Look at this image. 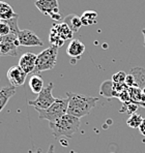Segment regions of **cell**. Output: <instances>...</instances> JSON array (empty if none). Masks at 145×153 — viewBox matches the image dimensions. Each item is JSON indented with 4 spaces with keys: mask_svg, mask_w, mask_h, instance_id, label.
Returning a JSON list of instances; mask_svg holds the SVG:
<instances>
[{
    "mask_svg": "<svg viewBox=\"0 0 145 153\" xmlns=\"http://www.w3.org/2000/svg\"><path fill=\"white\" fill-rule=\"evenodd\" d=\"M67 97L69 98L67 114L79 119L89 114L90 111L96 107V102H99L97 97L85 96L82 94L72 93V92H67Z\"/></svg>",
    "mask_w": 145,
    "mask_h": 153,
    "instance_id": "cell-1",
    "label": "cell"
},
{
    "mask_svg": "<svg viewBox=\"0 0 145 153\" xmlns=\"http://www.w3.org/2000/svg\"><path fill=\"white\" fill-rule=\"evenodd\" d=\"M49 127L55 138H72L75 134L79 131L80 128V119L70 114L64 115L58 119L56 122L49 123Z\"/></svg>",
    "mask_w": 145,
    "mask_h": 153,
    "instance_id": "cell-2",
    "label": "cell"
},
{
    "mask_svg": "<svg viewBox=\"0 0 145 153\" xmlns=\"http://www.w3.org/2000/svg\"><path fill=\"white\" fill-rule=\"evenodd\" d=\"M69 108V98H56V102L46 110L35 109L38 113L40 119L48 120L49 123H54L67 114Z\"/></svg>",
    "mask_w": 145,
    "mask_h": 153,
    "instance_id": "cell-3",
    "label": "cell"
},
{
    "mask_svg": "<svg viewBox=\"0 0 145 153\" xmlns=\"http://www.w3.org/2000/svg\"><path fill=\"white\" fill-rule=\"evenodd\" d=\"M57 55L58 48L54 46L49 47L46 50L40 52L36 57V65L33 74H38L42 71L53 69L57 63Z\"/></svg>",
    "mask_w": 145,
    "mask_h": 153,
    "instance_id": "cell-4",
    "label": "cell"
},
{
    "mask_svg": "<svg viewBox=\"0 0 145 153\" xmlns=\"http://www.w3.org/2000/svg\"><path fill=\"white\" fill-rule=\"evenodd\" d=\"M53 83H49L44 89L42 90L40 94H37V97L34 100H29L28 105H32L34 109H40V110H46L51 107L54 102H56V98L52 94V90H53Z\"/></svg>",
    "mask_w": 145,
    "mask_h": 153,
    "instance_id": "cell-5",
    "label": "cell"
},
{
    "mask_svg": "<svg viewBox=\"0 0 145 153\" xmlns=\"http://www.w3.org/2000/svg\"><path fill=\"white\" fill-rule=\"evenodd\" d=\"M34 5L40 13L49 16L54 21H59L61 19L57 0H36Z\"/></svg>",
    "mask_w": 145,
    "mask_h": 153,
    "instance_id": "cell-6",
    "label": "cell"
},
{
    "mask_svg": "<svg viewBox=\"0 0 145 153\" xmlns=\"http://www.w3.org/2000/svg\"><path fill=\"white\" fill-rule=\"evenodd\" d=\"M18 40L20 46L22 47H42L44 45L42 39H40V37L34 32L28 29L20 30L18 34Z\"/></svg>",
    "mask_w": 145,
    "mask_h": 153,
    "instance_id": "cell-7",
    "label": "cell"
},
{
    "mask_svg": "<svg viewBox=\"0 0 145 153\" xmlns=\"http://www.w3.org/2000/svg\"><path fill=\"white\" fill-rule=\"evenodd\" d=\"M6 76H7V79L10 83V86L16 87V88L24 85L27 78V74L24 73L23 69L19 65H15V66L10 67L7 71Z\"/></svg>",
    "mask_w": 145,
    "mask_h": 153,
    "instance_id": "cell-8",
    "label": "cell"
},
{
    "mask_svg": "<svg viewBox=\"0 0 145 153\" xmlns=\"http://www.w3.org/2000/svg\"><path fill=\"white\" fill-rule=\"evenodd\" d=\"M36 57H37V55L33 54L32 52H26L21 56L18 65L23 69V71L27 75L33 74L36 65Z\"/></svg>",
    "mask_w": 145,
    "mask_h": 153,
    "instance_id": "cell-9",
    "label": "cell"
},
{
    "mask_svg": "<svg viewBox=\"0 0 145 153\" xmlns=\"http://www.w3.org/2000/svg\"><path fill=\"white\" fill-rule=\"evenodd\" d=\"M84 51H85V46L81 40L72 39V42L67 46V53L70 57L75 58V59H79L83 55Z\"/></svg>",
    "mask_w": 145,
    "mask_h": 153,
    "instance_id": "cell-10",
    "label": "cell"
},
{
    "mask_svg": "<svg viewBox=\"0 0 145 153\" xmlns=\"http://www.w3.org/2000/svg\"><path fill=\"white\" fill-rule=\"evenodd\" d=\"M54 29L56 30L57 34L62 38L63 40H67V39H72V36H74V31L71 29V27L67 25L65 22L63 23H58V24H54L53 26Z\"/></svg>",
    "mask_w": 145,
    "mask_h": 153,
    "instance_id": "cell-11",
    "label": "cell"
},
{
    "mask_svg": "<svg viewBox=\"0 0 145 153\" xmlns=\"http://www.w3.org/2000/svg\"><path fill=\"white\" fill-rule=\"evenodd\" d=\"M16 17H19L18 13H15L13 7L5 1H0V20L2 21H8Z\"/></svg>",
    "mask_w": 145,
    "mask_h": 153,
    "instance_id": "cell-12",
    "label": "cell"
},
{
    "mask_svg": "<svg viewBox=\"0 0 145 153\" xmlns=\"http://www.w3.org/2000/svg\"><path fill=\"white\" fill-rule=\"evenodd\" d=\"M16 93V87L5 86L0 88V112L5 107L6 102Z\"/></svg>",
    "mask_w": 145,
    "mask_h": 153,
    "instance_id": "cell-13",
    "label": "cell"
},
{
    "mask_svg": "<svg viewBox=\"0 0 145 153\" xmlns=\"http://www.w3.org/2000/svg\"><path fill=\"white\" fill-rule=\"evenodd\" d=\"M28 85L30 87V90L35 94H40L42 92V90L45 88L44 86V80L42 79V76L38 75H32L29 79Z\"/></svg>",
    "mask_w": 145,
    "mask_h": 153,
    "instance_id": "cell-14",
    "label": "cell"
},
{
    "mask_svg": "<svg viewBox=\"0 0 145 153\" xmlns=\"http://www.w3.org/2000/svg\"><path fill=\"white\" fill-rule=\"evenodd\" d=\"M113 85L114 84H113L112 81H105V82L102 84L99 93L106 98H111V97H113V96L119 97V94L114 91V86H113Z\"/></svg>",
    "mask_w": 145,
    "mask_h": 153,
    "instance_id": "cell-15",
    "label": "cell"
},
{
    "mask_svg": "<svg viewBox=\"0 0 145 153\" xmlns=\"http://www.w3.org/2000/svg\"><path fill=\"white\" fill-rule=\"evenodd\" d=\"M131 75L135 79L136 88H140L141 86L145 85V69L140 68V67H136V68L132 69Z\"/></svg>",
    "mask_w": 145,
    "mask_h": 153,
    "instance_id": "cell-16",
    "label": "cell"
},
{
    "mask_svg": "<svg viewBox=\"0 0 145 153\" xmlns=\"http://www.w3.org/2000/svg\"><path fill=\"white\" fill-rule=\"evenodd\" d=\"M64 22L70 27H71V29H72V31H74V33L80 30V28L83 26L82 21H81V18L78 17V16H76V15L67 16V17L65 18V21Z\"/></svg>",
    "mask_w": 145,
    "mask_h": 153,
    "instance_id": "cell-17",
    "label": "cell"
},
{
    "mask_svg": "<svg viewBox=\"0 0 145 153\" xmlns=\"http://www.w3.org/2000/svg\"><path fill=\"white\" fill-rule=\"evenodd\" d=\"M81 21L84 26H90L96 23L97 19V13L94 10H86L83 13V15L81 16Z\"/></svg>",
    "mask_w": 145,
    "mask_h": 153,
    "instance_id": "cell-18",
    "label": "cell"
},
{
    "mask_svg": "<svg viewBox=\"0 0 145 153\" xmlns=\"http://www.w3.org/2000/svg\"><path fill=\"white\" fill-rule=\"evenodd\" d=\"M49 42L52 46L54 47H57V48H60L64 45V40L61 38L59 35L57 34L55 29L52 27L51 28V31H50V34H49Z\"/></svg>",
    "mask_w": 145,
    "mask_h": 153,
    "instance_id": "cell-19",
    "label": "cell"
},
{
    "mask_svg": "<svg viewBox=\"0 0 145 153\" xmlns=\"http://www.w3.org/2000/svg\"><path fill=\"white\" fill-rule=\"evenodd\" d=\"M143 119L144 118L140 114L134 113V114L131 115L130 118L128 119L126 124L132 128H139L140 125H141V123H142V121H143Z\"/></svg>",
    "mask_w": 145,
    "mask_h": 153,
    "instance_id": "cell-20",
    "label": "cell"
},
{
    "mask_svg": "<svg viewBox=\"0 0 145 153\" xmlns=\"http://www.w3.org/2000/svg\"><path fill=\"white\" fill-rule=\"evenodd\" d=\"M12 33V28L7 21L0 20V36H6Z\"/></svg>",
    "mask_w": 145,
    "mask_h": 153,
    "instance_id": "cell-21",
    "label": "cell"
},
{
    "mask_svg": "<svg viewBox=\"0 0 145 153\" xmlns=\"http://www.w3.org/2000/svg\"><path fill=\"white\" fill-rule=\"evenodd\" d=\"M126 74L124 71H118L112 76V82L114 84H123L126 82Z\"/></svg>",
    "mask_w": 145,
    "mask_h": 153,
    "instance_id": "cell-22",
    "label": "cell"
},
{
    "mask_svg": "<svg viewBox=\"0 0 145 153\" xmlns=\"http://www.w3.org/2000/svg\"><path fill=\"white\" fill-rule=\"evenodd\" d=\"M136 110H137V105H135L134 102H130L128 105V108H126V112H128L129 114H134L136 112Z\"/></svg>",
    "mask_w": 145,
    "mask_h": 153,
    "instance_id": "cell-23",
    "label": "cell"
},
{
    "mask_svg": "<svg viewBox=\"0 0 145 153\" xmlns=\"http://www.w3.org/2000/svg\"><path fill=\"white\" fill-rule=\"evenodd\" d=\"M139 130H140V132H141V134L145 137V118L143 119V121H142L141 125H140Z\"/></svg>",
    "mask_w": 145,
    "mask_h": 153,
    "instance_id": "cell-24",
    "label": "cell"
},
{
    "mask_svg": "<svg viewBox=\"0 0 145 153\" xmlns=\"http://www.w3.org/2000/svg\"><path fill=\"white\" fill-rule=\"evenodd\" d=\"M59 142L61 143V145H62V146H64V147H65V146H67V145H69V144H67V140H64V139H60Z\"/></svg>",
    "mask_w": 145,
    "mask_h": 153,
    "instance_id": "cell-25",
    "label": "cell"
},
{
    "mask_svg": "<svg viewBox=\"0 0 145 153\" xmlns=\"http://www.w3.org/2000/svg\"><path fill=\"white\" fill-rule=\"evenodd\" d=\"M47 153H55V151H54V146L53 145H50L49 149H48V152Z\"/></svg>",
    "mask_w": 145,
    "mask_h": 153,
    "instance_id": "cell-26",
    "label": "cell"
},
{
    "mask_svg": "<svg viewBox=\"0 0 145 153\" xmlns=\"http://www.w3.org/2000/svg\"><path fill=\"white\" fill-rule=\"evenodd\" d=\"M28 153H42V149H37L36 151H29Z\"/></svg>",
    "mask_w": 145,
    "mask_h": 153,
    "instance_id": "cell-27",
    "label": "cell"
},
{
    "mask_svg": "<svg viewBox=\"0 0 145 153\" xmlns=\"http://www.w3.org/2000/svg\"><path fill=\"white\" fill-rule=\"evenodd\" d=\"M142 34L144 36V42H143V46L145 47V29H142Z\"/></svg>",
    "mask_w": 145,
    "mask_h": 153,
    "instance_id": "cell-28",
    "label": "cell"
},
{
    "mask_svg": "<svg viewBox=\"0 0 145 153\" xmlns=\"http://www.w3.org/2000/svg\"><path fill=\"white\" fill-rule=\"evenodd\" d=\"M142 92H143V94H144V95H145V88H144L143 90H142Z\"/></svg>",
    "mask_w": 145,
    "mask_h": 153,
    "instance_id": "cell-29",
    "label": "cell"
},
{
    "mask_svg": "<svg viewBox=\"0 0 145 153\" xmlns=\"http://www.w3.org/2000/svg\"><path fill=\"white\" fill-rule=\"evenodd\" d=\"M71 153H77V152H75V151H71Z\"/></svg>",
    "mask_w": 145,
    "mask_h": 153,
    "instance_id": "cell-30",
    "label": "cell"
},
{
    "mask_svg": "<svg viewBox=\"0 0 145 153\" xmlns=\"http://www.w3.org/2000/svg\"><path fill=\"white\" fill-rule=\"evenodd\" d=\"M0 1H2V0H0Z\"/></svg>",
    "mask_w": 145,
    "mask_h": 153,
    "instance_id": "cell-31",
    "label": "cell"
},
{
    "mask_svg": "<svg viewBox=\"0 0 145 153\" xmlns=\"http://www.w3.org/2000/svg\"><path fill=\"white\" fill-rule=\"evenodd\" d=\"M111 153H112V152H111Z\"/></svg>",
    "mask_w": 145,
    "mask_h": 153,
    "instance_id": "cell-32",
    "label": "cell"
}]
</instances>
